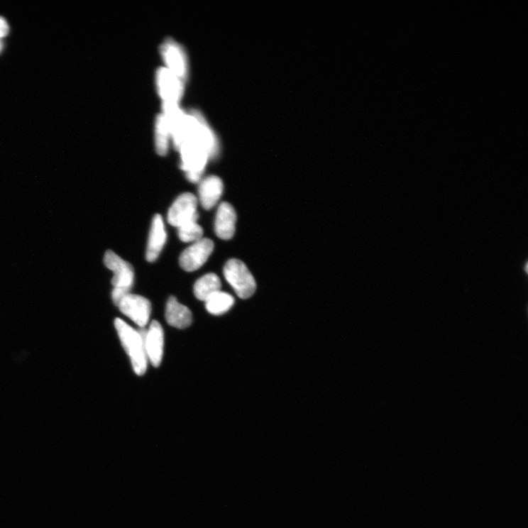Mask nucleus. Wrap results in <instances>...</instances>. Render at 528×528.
Returning a JSON list of instances; mask_svg holds the SVG:
<instances>
[{"instance_id": "obj_1", "label": "nucleus", "mask_w": 528, "mask_h": 528, "mask_svg": "<svg viewBox=\"0 0 528 528\" xmlns=\"http://www.w3.org/2000/svg\"><path fill=\"white\" fill-rule=\"evenodd\" d=\"M115 326L123 347L130 358L132 368L138 376L145 373L148 366L145 339V327L136 330L121 319L115 320Z\"/></svg>"}, {"instance_id": "obj_2", "label": "nucleus", "mask_w": 528, "mask_h": 528, "mask_svg": "<svg viewBox=\"0 0 528 528\" xmlns=\"http://www.w3.org/2000/svg\"><path fill=\"white\" fill-rule=\"evenodd\" d=\"M187 139L192 140L204 148L210 160L218 155L219 147L217 138L202 114L195 109L187 114L185 141Z\"/></svg>"}, {"instance_id": "obj_3", "label": "nucleus", "mask_w": 528, "mask_h": 528, "mask_svg": "<svg viewBox=\"0 0 528 528\" xmlns=\"http://www.w3.org/2000/svg\"><path fill=\"white\" fill-rule=\"evenodd\" d=\"M181 153V168L186 173L187 180L192 183L199 182L210 160L209 153L201 145L187 139L179 149Z\"/></svg>"}, {"instance_id": "obj_4", "label": "nucleus", "mask_w": 528, "mask_h": 528, "mask_svg": "<svg viewBox=\"0 0 528 528\" xmlns=\"http://www.w3.org/2000/svg\"><path fill=\"white\" fill-rule=\"evenodd\" d=\"M224 275L237 296L243 299L251 297L256 290V282L246 264L240 260H229L224 268Z\"/></svg>"}, {"instance_id": "obj_5", "label": "nucleus", "mask_w": 528, "mask_h": 528, "mask_svg": "<svg viewBox=\"0 0 528 528\" xmlns=\"http://www.w3.org/2000/svg\"><path fill=\"white\" fill-rule=\"evenodd\" d=\"M160 53L167 66L165 68L185 82L188 77L189 65L184 48L177 42L168 38L162 44Z\"/></svg>"}, {"instance_id": "obj_6", "label": "nucleus", "mask_w": 528, "mask_h": 528, "mask_svg": "<svg viewBox=\"0 0 528 528\" xmlns=\"http://www.w3.org/2000/svg\"><path fill=\"white\" fill-rule=\"evenodd\" d=\"M197 198L192 193L180 195L169 209L168 224L179 228L185 224L197 221L199 218L197 211Z\"/></svg>"}, {"instance_id": "obj_7", "label": "nucleus", "mask_w": 528, "mask_h": 528, "mask_svg": "<svg viewBox=\"0 0 528 528\" xmlns=\"http://www.w3.org/2000/svg\"><path fill=\"white\" fill-rule=\"evenodd\" d=\"M214 248V242L203 238L182 252L180 258L181 268L186 272L200 269L207 261Z\"/></svg>"}, {"instance_id": "obj_8", "label": "nucleus", "mask_w": 528, "mask_h": 528, "mask_svg": "<svg viewBox=\"0 0 528 528\" xmlns=\"http://www.w3.org/2000/svg\"><path fill=\"white\" fill-rule=\"evenodd\" d=\"M105 266L114 273L112 284L114 288L130 290L135 280L134 269L131 264L112 251H108L104 255Z\"/></svg>"}, {"instance_id": "obj_9", "label": "nucleus", "mask_w": 528, "mask_h": 528, "mask_svg": "<svg viewBox=\"0 0 528 528\" xmlns=\"http://www.w3.org/2000/svg\"><path fill=\"white\" fill-rule=\"evenodd\" d=\"M123 314L133 321L140 328L148 323L151 304L149 300L142 296L128 294L118 305Z\"/></svg>"}, {"instance_id": "obj_10", "label": "nucleus", "mask_w": 528, "mask_h": 528, "mask_svg": "<svg viewBox=\"0 0 528 528\" xmlns=\"http://www.w3.org/2000/svg\"><path fill=\"white\" fill-rule=\"evenodd\" d=\"M156 82L163 102L179 104L184 94L185 82L166 68L158 71Z\"/></svg>"}, {"instance_id": "obj_11", "label": "nucleus", "mask_w": 528, "mask_h": 528, "mask_svg": "<svg viewBox=\"0 0 528 528\" xmlns=\"http://www.w3.org/2000/svg\"><path fill=\"white\" fill-rule=\"evenodd\" d=\"M145 346L148 360L154 367H159L164 351V332L160 322L153 321L147 329Z\"/></svg>"}, {"instance_id": "obj_12", "label": "nucleus", "mask_w": 528, "mask_h": 528, "mask_svg": "<svg viewBox=\"0 0 528 528\" xmlns=\"http://www.w3.org/2000/svg\"><path fill=\"white\" fill-rule=\"evenodd\" d=\"M167 240V233L160 214L154 216L149 233L146 259L149 262L155 261L162 252Z\"/></svg>"}, {"instance_id": "obj_13", "label": "nucleus", "mask_w": 528, "mask_h": 528, "mask_svg": "<svg viewBox=\"0 0 528 528\" xmlns=\"http://www.w3.org/2000/svg\"><path fill=\"white\" fill-rule=\"evenodd\" d=\"M236 214L234 208L226 202L220 204L214 223L216 235L224 240L232 238L236 231Z\"/></svg>"}, {"instance_id": "obj_14", "label": "nucleus", "mask_w": 528, "mask_h": 528, "mask_svg": "<svg viewBox=\"0 0 528 528\" xmlns=\"http://www.w3.org/2000/svg\"><path fill=\"white\" fill-rule=\"evenodd\" d=\"M224 192V183L217 176L210 175L201 182L198 195L202 207L207 210L212 209L219 202Z\"/></svg>"}, {"instance_id": "obj_15", "label": "nucleus", "mask_w": 528, "mask_h": 528, "mask_svg": "<svg viewBox=\"0 0 528 528\" xmlns=\"http://www.w3.org/2000/svg\"><path fill=\"white\" fill-rule=\"evenodd\" d=\"M165 317L168 324L179 329H185L192 322V315L189 308L174 297H170L167 302Z\"/></svg>"}, {"instance_id": "obj_16", "label": "nucleus", "mask_w": 528, "mask_h": 528, "mask_svg": "<svg viewBox=\"0 0 528 528\" xmlns=\"http://www.w3.org/2000/svg\"><path fill=\"white\" fill-rule=\"evenodd\" d=\"M221 290V281L213 273L204 275L194 285V294L197 299L206 302L211 296Z\"/></svg>"}, {"instance_id": "obj_17", "label": "nucleus", "mask_w": 528, "mask_h": 528, "mask_svg": "<svg viewBox=\"0 0 528 528\" xmlns=\"http://www.w3.org/2000/svg\"><path fill=\"white\" fill-rule=\"evenodd\" d=\"M208 312L214 316H220L228 312L234 304V298L229 294L219 291L211 296L206 302Z\"/></svg>"}, {"instance_id": "obj_18", "label": "nucleus", "mask_w": 528, "mask_h": 528, "mask_svg": "<svg viewBox=\"0 0 528 528\" xmlns=\"http://www.w3.org/2000/svg\"><path fill=\"white\" fill-rule=\"evenodd\" d=\"M170 131L165 116L159 115L155 125V145L159 155L165 156L168 152Z\"/></svg>"}, {"instance_id": "obj_19", "label": "nucleus", "mask_w": 528, "mask_h": 528, "mask_svg": "<svg viewBox=\"0 0 528 528\" xmlns=\"http://www.w3.org/2000/svg\"><path fill=\"white\" fill-rule=\"evenodd\" d=\"M178 235L181 241L186 243L196 242L203 238L204 230L197 221H192L179 227Z\"/></svg>"}, {"instance_id": "obj_20", "label": "nucleus", "mask_w": 528, "mask_h": 528, "mask_svg": "<svg viewBox=\"0 0 528 528\" xmlns=\"http://www.w3.org/2000/svg\"><path fill=\"white\" fill-rule=\"evenodd\" d=\"M128 294H130V290L114 288L112 292V298L115 304L118 306L120 302Z\"/></svg>"}, {"instance_id": "obj_21", "label": "nucleus", "mask_w": 528, "mask_h": 528, "mask_svg": "<svg viewBox=\"0 0 528 528\" xmlns=\"http://www.w3.org/2000/svg\"><path fill=\"white\" fill-rule=\"evenodd\" d=\"M9 32V26L8 22L4 17L0 16V40H2L4 38L6 37Z\"/></svg>"}, {"instance_id": "obj_22", "label": "nucleus", "mask_w": 528, "mask_h": 528, "mask_svg": "<svg viewBox=\"0 0 528 528\" xmlns=\"http://www.w3.org/2000/svg\"><path fill=\"white\" fill-rule=\"evenodd\" d=\"M4 49V43L1 40H0V53H2Z\"/></svg>"}]
</instances>
